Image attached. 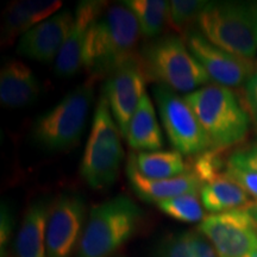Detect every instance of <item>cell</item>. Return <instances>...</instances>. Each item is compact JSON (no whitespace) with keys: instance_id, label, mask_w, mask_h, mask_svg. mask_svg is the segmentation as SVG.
Returning a JSON list of instances; mask_svg holds the SVG:
<instances>
[{"instance_id":"obj_1","label":"cell","mask_w":257,"mask_h":257,"mask_svg":"<svg viewBox=\"0 0 257 257\" xmlns=\"http://www.w3.org/2000/svg\"><path fill=\"white\" fill-rule=\"evenodd\" d=\"M141 29L134 12L124 3L106 6L92 25L83 49V69L88 81L107 79L136 57Z\"/></svg>"},{"instance_id":"obj_2","label":"cell","mask_w":257,"mask_h":257,"mask_svg":"<svg viewBox=\"0 0 257 257\" xmlns=\"http://www.w3.org/2000/svg\"><path fill=\"white\" fill-rule=\"evenodd\" d=\"M143 211L133 199L118 195L89 211L75 257H113L142 224Z\"/></svg>"},{"instance_id":"obj_3","label":"cell","mask_w":257,"mask_h":257,"mask_svg":"<svg viewBox=\"0 0 257 257\" xmlns=\"http://www.w3.org/2000/svg\"><path fill=\"white\" fill-rule=\"evenodd\" d=\"M184 98L197 115L213 149L237 146L248 135L251 121L249 113L231 88L212 83Z\"/></svg>"},{"instance_id":"obj_4","label":"cell","mask_w":257,"mask_h":257,"mask_svg":"<svg viewBox=\"0 0 257 257\" xmlns=\"http://www.w3.org/2000/svg\"><path fill=\"white\" fill-rule=\"evenodd\" d=\"M138 57L148 80L174 92L188 94L211 81L184 38L176 35H165L147 42Z\"/></svg>"},{"instance_id":"obj_5","label":"cell","mask_w":257,"mask_h":257,"mask_svg":"<svg viewBox=\"0 0 257 257\" xmlns=\"http://www.w3.org/2000/svg\"><path fill=\"white\" fill-rule=\"evenodd\" d=\"M197 24L202 36L220 49L249 60L256 55L257 3H208Z\"/></svg>"},{"instance_id":"obj_6","label":"cell","mask_w":257,"mask_h":257,"mask_svg":"<svg viewBox=\"0 0 257 257\" xmlns=\"http://www.w3.org/2000/svg\"><path fill=\"white\" fill-rule=\"evenodd\" d=\"M123 157L121 133L113 119L110 106L101 95L93 115L80 173L91 188L96 191L108 188L117 180Z\"/></svg>"},{"instance_id":"obj_7","label":"cell","mask_w":257,"mask_h":257,"mask_svg":"<svg viewBox=\"0 0 257 257\" xmlns=\"http://www.w3.org/2000/svg\"><path fill=\"white\" fill-rule=\"evenodd\" d=\"M93 99V82L70 91L37 118L31 130L34 142L48 152H62L75 146L85 130Z\"/></svg>"},{"instance_id":"obj_8","label":"cell","mask_w":257,"mask_h":257,"mask_svg":"<svg viewBox=\"0 0 257 257\" xmlns=\"http://www.w3.org/2000/svg\"><path fill=\"white\" fill-rule=\"evenodd\" d=\"M153 93L163 127L176 152L186 156H197L213 149L197 115L184 96L160 85L154 87Z\"/></svg>"},{"instance_id":"obj_9","label":"cell","mask_w":257,"mask_h":257,"mask_svg":"<svg viewBox=\"0 0 257 257\" xmlns=\"http://www.w3.org/2000/svg\"><path fill=\"white\" fill-rule=\"evenodd\" d=\"M218 257H244L257 249V229L248 208L211 214L199 224Z\"/></svg>"},{"instance_id":"obj_10","label":"cell","mask_w":257,"mask_h":257,"mask_svg":"<svg viewBox=\"0 0 257 257\" xmlns=\"http://www.w3.org/2000/svg\"><path fill=\"white\" fill-rule=\"evenodd\" d=\"M86 204L75 193H63L51 202L47 221V257H70L78 249L86 224Z\"/></svg>"},{"instance_id":"obj_11","label":"cell","mask_w":257,"mask_h":257,"mask_svg":"<svg viewBox=\"0 0 257 257\" xmlns=\"http://www.w3.org/2000/svg\"><path fill=\"white\" fill-rule=\"evenodd\" d=\"M185 42L195 60L201 64L208 78L216 85L233 88L245 85L255 73L256 63L252 60L233 55L208 42L200 31L189 30Z\"/></svg>"},{"instance_id":"obj_12","label":"cell","mask_w":257,"mask_h":257,"mask_svg":"<svg viewBox=\"0 0 257 257\" xmlns=\"http://www.w3.org/2000/svg\"><path fill=\"white\" fill-rule=\"evenodd\" d=\"M148 81L138 55L127 61L105 80L102 96L125 138L131 118L146 93Z\"/></svg>"},{"instance_id":"obj_13","label":"cell","mask_w":257,"mask_h":257,"mask_svg":"<svg viewBox=\"0 0 257 257\" xmlns=\"http://www.w3.org/2000/svg\"><path fill=\"white\" fill-rule=\"evenodd\" d=\"M74 14L68 10L56 12L19 38L17 54L38 62L56 60L72 28Z\"/></svg>"},{"instance_id":"obj_14","label":"cell","mask_w":257,"mask_h":257,"mask_svg":"<svg viewBox=\"0 0 257 257\" xmlns=\"http://www.w3.org/2000/svg\"><path fill=\"white\" fill-rule=\"evenodd\" d=\"M107 4L108 3L99 0H85L76 6L68 37L54 63V72L57 76L70 78L83 68V49L88 32Z\"/></svg>"},{"instance_id":"obj_15","label":"cell","mask_w":257,"mask_h":257,"mask_svg":"<svg viewBox=\"0 0 257 257\" xmlns=\"http://www.w3.org/2000/svg\"><path fill=\"white\" fill-rule=\"evenodd\" d=\"M126 175L131 187L142 200L157 202L187 193H200L201 181L192 172L172 179H149L138 172L133 160L128 159Z\"/></svg>"},{"instance_id":"obj_16","label":"cell","mask_w":257,"mask_h":257,"mask_svg":"<svg viewBox=\"0 0 257 257\" xmlns=\"http://www.w3.org/2000/svg\"><path fill=\"white\" fill-rule=\"evenodd\" d=\"M62 6L59 0H22L6 8L2 27V43L8 44L21 38L37 24L46 21Z\"/></svg>"},{"instance_id":"obj_17","label":"cell","mask_w":257,"mask_h":257,"mask_svg":"<svg viewBox=\"0 0 257 257\" xmlns=\"http://www.w3.org/2000/svg\"><path fill=\"white\" fill-rule=\"evenodd\" d=\"M41 87L31 68L18 60L6 61L0 70V101L9 108L25 107L37 100Z\"/></svg>"},{"instance_id":"obj_18","label":"cell","mask_w":257,"mask_h":257,"mask_svg":"<svg viewBox=\"0 0 257 257\" xmlns=\"http://www.w3.org/2000/svg\"><path fill=\"white\" fill-rule=\"evenodd\" d=\"M51 204L46 199L28 207L16 234L14 257H47V221Z\"/></svg>"},{"instance_id":"obj_19","label":"cell","mask_w":257,"mask_h":257,"mask_svg":"<svg viewBox=\"0 0 257 257\" xmlns=\"http://www.w3.org/2000/svg\"><path fill=\"white\" fill-rule=\"evenodd\" d=\"M125 138L130 148L140 153L159 152L165 146L155 107L148 94L143 96L135 111Z\"/></svg>"},{"instance_id":"obj_20","label":"cell","mask_w":257,"mask_h":257,"mask_svg":"<svg viewBox=\"0 0 257 257\" xmlns=\"http://www.w3.org/2000/svg\"><path fill=\"white\" fill-rule=\"evenodd\" d=\"M199 194L205 210L213 214L246 208L253 202L248 193L225 174L202 185Z\"/></svg>"},{"instance_id":"obj_21","label":"cell","mask_w":257,"mask_h":257,"mask_svg":"<svg viewBox=\"0 0 257 257\" xmlns=\"http://www.w3.org/2000/svg\"><path fill=\"white\" fill-rule=\"evenodd\" d=\"M130 159L138 172L149 179H172L191 172L184 155L176 150H159L131 154Z\"/></svg>"},{"instance_id":"obj_22","label":"cell","mask_w":257,"mask_h":257,"mask_svg":"<svg viewBox=\"0 0 257 257\" xmlns=\"http://www.w3.org/2000/svg\"><path fill=\"white\" fill-rule=\"evenodd\" d=\"M136 17L142 36L149 40L159 37L168 23L169 2L165 0H128L123 2Z\"/></svg>"},{"instance_id":"obj_23","label":"cell","mask_w":257,"mask_h":257,"mask_svg":"<svg viewBox=\"0 0 257 257\" xmlns=\"http://www.w3.org/2000/svg\"><path fill=\"white\" fill-rule=\"evenodd\" d=\"M156 205L166 216L182 223H201L205 219L204 206L198 193L178 195L157 202Z\"/></svg>"},{"instance_id":"obj_24","label":"cell","mask_w":257,"mask_h":257,"mask_svg":"<svg viewBox=\"0 0 257 257\" xmlns=\"http://www.w3.org/2000/svg\"><path fill=\"white\" fill-rule=\"evenodd\" d=\"M204 0H172L169 2L168 24L173 30L187 34L189 27L197 23L199 16L207 8Z\"/></svg>"},{"instance_id":"obj_25","label":"cell","mask_w":257,"mask_h":257,"mask_svg":"<svg viewBox=\"0 0 257 257\" xmlns=\"http://www.w3.org/2000/svg\"><path fill=\"white\" fill-rule=\"evenodd\" d=\"M189 167L193 174L197 175L201 184L205 185L224 175L227 162H224L220 150L210 149L194 156V160L189 163Z\"/></svg>"},{"instance_id":"obj_26","label":"cell","mask_w":257,"mask_h":257,"mask_svg":"<svg viewBox=\"0 0 257 257\" xmlns=\"http://www.w3.org/2000/svg\"><path fill=\"white\" fill-rule=\"evenodd\" d=\"M155 257H198L191 231L167 234L157 245Z\"/></svg>"},{"instance_id":"obj_27","label":"cell","mask_w":257,"mask_h":257,"mask_svg":"<svg viewBox=\"0 0 257 257\" xmlns=\"http://www.w3.org/2000/svg\"><path fill=\"white\" fill-rule=\"evenodd\" d=\"M224 174L229 179L233 180L234 182H237L250 197L255 198L257 200V172L227 165Z\"/></svg>"},{"instance_id":"obj_28","label":"cell","mask_w":257,"mask_h":257,"mask_svg":"<svg viewBox=\"0 0 257 257\" xmlns=\"http://www.w3.org/2000/svg\"><path fill=\"white\" fill-rule=\"evenodd\" d=\"M227 165L257 172V143L250 144L231 154Z\"/></svg>"},{"instance_id":"obj_29","label":"cell","mask_w":257,"mask_h":257,"mask_svg":"<svg viewBox=\"0 0 257 257\" xmlns=\"http://www.w3.org/2000/svg\"><path fill=\"white\" fill-rule=\"evenodd\" d=\"M244 98H245L246 112L250 120H252L257 131V68L244 85Z\"/></svg>"},{"instance_id":"obj_30","label":"cell","mask_w":257,"mask_h":257,"mask_svg":"<svg viewBox=\"0 0 257 257\" xmlns=\"http://www.w3.org/2000/svg\"><path fill=\"white\" fill-rule=\"evenodd\" d=\"M0 224H2L0 225V249H2V257H4L12 232H14V218L8 205L2 206V223Z\"/></svg>"},{"instance_id":"obj_31","label":"cell","mask_w":257,"mask_h":257,"mask_svg":"<svg viewBox=\"0 0 257 257\" xmlns=\"http://www.w3.org/2000/svg\"><path fill=\"white\" fill-rule=\"evenodd\" d=\"M246 208H248L250 216H251L252 220H253V224H255V226H256V229H257V200L253 201L252 204L250 205L249 207H246Z\"/></svg>"},{"instance_id":"obj_32","label":"cell","mask_w":257,"mask_h":257,"mask_svg":"<svg viewBox=\"0 0 257 257\" xmlns=\"http://www.w3.org/2000/svg\"><path fill=\"white\" fill-rule=\"evenodd\" d=\"M244 257H257V249L256 250H252L251 252H249L248 255L244 256Z\"/></svg>"},{"instance_id":"obj_33","label":"cell","mask_w":257,"mask_h":257,"mask_svg":"<svg viewBox=\"0 0 257 257\" xmlns=\"http://www.w3.org/2000/svg\"><path fill=\"white\" fill-rule=\"evenodd\" d=\"M256 68H257V62H256Z\"/></svg>"}]
</instances>
